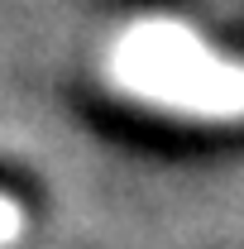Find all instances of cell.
Listing matches in <instances>:
<instances>
[{"instance_id":"obj_1","label":"cell","mask_w":244,"mask_h":249,"mask_svg":"<svg viewBox=\"0 0 244 249\" xmlns=\"http://www.w3.org/2000/svg\"><path fill=\"white\" fill-rule=\"evenodd\" d=\"M129 82L139 91L168 96L177 106H206V110L240 106V96H244V82L235 72L206 67L196 58V48H187L182 38H173V34H144V38H134V48H129Z\"/></svg>"}]
</instances>
